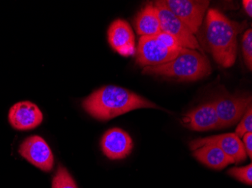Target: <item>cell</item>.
<instances>
[{"mask_svg":"<svg viewBox=\"0 0 252 188\" xmlns=\"http://www.w3.org/2000/svg\"><path fill=\"white\" fill-rule=\"evenodd\" d=\"M228 175H230L234 179H237L240 182L248 185H252V165L249 164L243 167H233L229 169Z\"/></svg>","mask_w":252,"mask_h":188,"instance_id":"e0dca14e","label":"cell"},{"mask_svg":"<svg viewBox=\"0 0 252 188\" xmlns=\"http://www.w3.org/2000/svg\"><path fill=\"white\" fill-rule=\"evenodd\" d=\"M86 112L99 121H108L138 108H158L137 93L118 86L101 87L83 102Z\"/></svg>","mask_w":252,"mask_h":188,"instance_id":"6da1fadb","label":"cell"},{"mask_svg":"<svg viewBox=\"0 0 252 188\" xmlns=\"http://www.w3.org/2000/svg\"><path fill=\"white\" fill-rule=\"evenodd\" d=\"M247 27V22H236L219 10L211 8L206 16V41L216 63L224 68L235 63L237 36Z\"/></svg>","mask_w":252,"mask_h":188,"instance_id":"7a4b0ae2","label":"cell"},{"mask_svg":"<svg viewBox=\"0 0 252 188\" xmlns=\"http://www.w3.org/2000/svg\"><path fill=\"white\" fill-rule=\"evenodd\" d=\"M19 154L33 166L44 172L52 170L54 157L48 144L42 137L32 135L21 144Z\"/></svg>","mask_w":252,"mask_h":188,"instance_id":"ba28073f","label":"cell"},{"mask_svg":"<svg viewBox=\"0 0 252 188\" xmlns=\"http://www.w3.org/2000/svg\"><path fill=\"white\" fill-rule=\"evenodd\" d=\"M207 144L219 146L228 157L234 161L235 163L243 162L247 158L243 142L236 134H220L214 136L198 138L191 141L189 145L190 149L194 151L196 148Z\"/></svg>","mask_w":252,"mask_h":188,"instance_id":"9c48e42d","label":"cell"},{"mask_svg":"<svg viewBox=\"0 0 252 188\" xmlns=\"http://www.w3.org/2000/svg\"><path fill=\"white\" fill-rule=\"evenodd\" d=\"M181 124L194 131H212L220 129V123L213 103H204L183 117Z\"/></svg>","mask_w":252,"mask_h":188,"instance_id":"7c38bea8","label":"cell"},{"mask_svg":"<svg viewBox=\"0 0 252 188\" xmlns=\"http://www.w3.org/2000/svg\"><path fill=\"white\" fill-rule=\"evenodd\" d=\"M212 103L219 117L220 129L226 128L241 120L252 106V97L227 96L219 97Z\"/></svg>","mask_w":252,"mask_h":188,"instance_id":"52a82bcc","label":"cell"},{"mask_svg":"<svg viewBox=\"0 0 252 188\" xmlns=\"http://www.w3.org/2000/svg\"><path fill=\"white\" fill-rule=\"evenodd\" d=\"M156 36L161 42H163L168 47V49H171V50L181 51L183 49L181 45H180L179 42L168 32L161 31L159 33L157 34Z\"/></svg>","mask_w":252,"mask_h":188,"instance_id":"ffe728a7","label":"cell"},{"mask_svg":"<svg viewBox=\"0 0 252 188\" xmlns=\"http://www.w3.org/2000/svg\"><path fill=\"white\" fill-rule=\"evenodd\" d=\"M8 121L18 131L36 128L43 121L42 111L36 104L29 101L20 102L10 108Z\"/></svg>","mask_w":252,"mask_h":188,"instance_id":"8fae6325","label":"cell"},{"mask_svg":"<svg viewBox=\"0 0 252 188\" xmlns=\"http://www.w3.org/2000/svg\"><path fill=\"white\" fill-rule=\"evenodd\" d=\"M135 29L140 36H156L161 32L157 11L153 2L147 3L137 13L135 18Z\"/></svg>","mask_w":252,"mask_h":188,"instance_id":"9a60e30c","label":"cell"},{"mask_svg":"<svg viewBox=\"0 0 252 188\" xmlns=\"http://www.w3.org/2000/svg\"><path fill=\"white\" fill-rule=\"evenodd\" d=\"M181 51L168 49L157 36H142L136 52V63L144 67L164 64L173 60Z\"/></svg>","mask_w":252,"mask_h":188,"instance_id":"277c9868","label":"cell"},{"mask_svg":"<svg viewBox=\"0 0 252 188\" xmlns=\"http://www.w3.org/2000/svg\"><path fill=\"white\" fill-rule=\"evenodd\" d=\"M167 8L187 25L192 33L202 25L210 2L208 0H164Z\"/></svg>","mask_w":252,"mask_h":188,"instance_id":"8992f818","label":"cell"},{"mask_svg":"<svg viewBox=\"0 0 252 188\" xmlns=\"http://www.w3.org/2000/svg\"><path fill=\"white\" fill-rule=\"evenodd\" d=\"M252 132V107H249L247 111L243 116L242 121L239 123L238 127H236L235 134L238 135L239 138H242L243 135L248 133Z\"/></svg>","mask_w":252,"mask_h":188,"instance_id":"d6986e66","label":"cell"},{"mask_svg":"<svg viewBox=\"0 0 252 188\" xmlns=\"http://www.w3.org/2000/svg\"><path fill=\"white\" fill-rule=\"evenodd\" d=\"M243 50L245 62L249 70L252 69V29L246 31L243 37Z\"/></svg>","mask_w":252,"mask_h":188,"instance_id":"ac0fdd59","label":"cell"},{"mask_svg":"<svg viewBox=\"0 0 252 188\" xmlns=\"http://www.w3.org/2000/svg\"><path fill=\"white\" fill-rule=\"evenodd\" d=\"M243 7H244L245 11L248 14L249 17H252V0H243Z\"/></svg>","mask_w":252,"mask_h":188,"instance_id":"7402d4cb","label":"cell"},{"mask_svg":"<svg viewBox=\"0 0 252 188\" xmlns=\"http://www.w3.org/2000/svg\"><path fill=\"white\" fill-rule=\"evenodd\" d=\"M192 155L199 162L208 167L215 169H222L230 164L235 163L234 161L215 145L207 144L194 150Z\"/></svg>","mask_w":252,"mask_h":188,"instance_id":"5bb4252c","label":"cell"},{"mask_svg":"<svg viewBox=\"0 0 252 188\" xmlns=\"http://www.w3.org/2000/svg\"><path fill=\"white\" fill-rule=\"evenodd\" d=\"M154 5L157 11L160 27L162 32L171 34L179 42L182 48L192 50L200 49L194 34L185 24L167 8L163 1H157Z\"/></svg>","mask_w":252,"mask_h":188,"instance_id":"5b68a950","label":"cell"},{"mask_svg":"<svg viewBox=\"0 0 252 188\" xmlns=\"http://www.w3.org/2000/svg\"><path fill=\"white\" fill-rule=\"evenodd\" d=\"M212 73L207 56L192 49L183 48L179 54L171 61L158 66H146L143 74L175 78L180 81H194Z\"/></svg>","mask_w":252,"mask_h":188,"instance_id":"3957f363","label":"cell"},{"mask_svg":"<svg viewBox=\"0 0 252 188\" xmlns=\"http://www.w3.org/2000/svg\"><path fill=\"white\" fill-rule=\"evenodd\" d=\"M107 34L109 43L122 56H129L135 54L134 34L127 21L121 19L113 21Z\"/></svg>","mask_w":252,"mask_h":188,"instance_id":"4fadbf2b","label":"cell"},{"mask_svg":"<svg viewBox=\"0 0 252 188\" xmlns=\"http://www.w3.org/2000/svg\"><path fill=\"white\" fill-rule=\"evenodd\" d=\"M52 188H78L74 179L63 166H59L52 179Z\"/></svg>","mask_w":252,"mask_h":188,"instance_id":"2e32d148","label":"cell"},{"mask_svg":"<svg viewBox=\"0 0 252 188\" xmlns=\"http://www.w3.org/2000/svg\"><path fill=\"white\" fill-rule=\"evenodd\" d=\"M102 151L110 160L127 158L132 151L134 143L129 134L120 128L110 129L100 141Z\"/></svg>","mask_w":252,"mask_h":188,"instance_id":"30bf717a","label":"cell"},{"mask_svg":"<svg viewBox=\"0 0 252 188\" xmlns=\"http://www.w3.org/2000/svg\"><path fill=\"white\" fill-rule=\"evenodd\" d=\"M243 145L246 150V155L250 159L252 158V133H248L243 136Z\"/></svg>","mask_w":252,"mask_h":188,"instance_id":"44dd1931","label":"cell"}]
</instances>
